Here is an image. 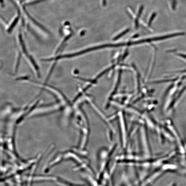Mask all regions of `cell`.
Returning <instances> with one entry per match:
<instances>
[{
    "mask_svg": "<svg viewBox=\"0 0 186 186\" xmlns=\"http://www.w3.org/2000/svg\"><path fill=\"white\" fill-rule=\"evenodd\" d=\"M156 15V13H153V15H152L151 17L150 20L149 21V25L150 26L151 25V23L152 21L155 18Z\"/></svg>",
    "mask_w": 186,
    "mask_h": 186,
    "instance_id": "1",
    "label": "cell"
},
{
    "mask_svg": "<svg viewBox=\"0 0 186 186\" xmlns=\"http://www.w3.org/2000/svg\"><path fill=\"white\" fill-rule=\"evenodd\" d=\"M104 5L106 3V0H104Z\"/></svg>",
    "mask_w": 186,
    "mask_h": 186,
    "instance_id": "2",
    "label": "cell"
}]
</instances>
